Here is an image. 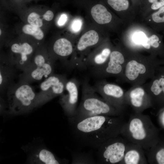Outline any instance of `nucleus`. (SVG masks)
<instances>
[{"label":"nucleus","instance_id":"29","mask_svg":"<svg viewBox=\"0 0 164 164\" xmlns=\"http://www.w3.org/2000/svg\"><path fill=\"white\" fill-rule=\"evenodd\" d=\"M158 116L160 125L164 128V108L158 111Z\"/></svg>","mask_w":164,"mask_h":164},{"label":"nucleus","instance_id":"11","mask_svg":"<svg viewBox=\"0 0 164 164\" xmlns=\"http://www.w3.org/2000/svg\"><path fill=\"white\" fill-rule=\"evenodd\" d=\"M125 100L127 106H130L134 113H142L152 108L150 99L142 85L132 86L125 91Z\"/></svg>","mask_w":164,"mask_h":164},{"label":"nucleus","instance_id":"16","mask_svg":"<svg viewBox=\"0 0 164 164\" xmlns=\"http://www.w3.org/2000/svg\"><path fill=\"white\" fill-rule=\"evenodd\" d=\"M145 150L140 145L128 142L124 158L119 164H147Z\"/></svg>","mask_w":164,"mask_h":164},{"label":"nucleus","instance_id":"17","mask_svg":"<svg viewBox=\"0 0 164 164\" xmlns=\"http://www.w3.org/2000/svg\"><path fill=\"white\" fill-rule=\"evenodd\" d=\"M146 157L150 164H164V140L159 141L147 151Z\"/></svg>","mask_w":164,"mask_h":164},{"label":"nucleus","instance_id":"21","mask_svg":"<svg viewBox=\"0 0 164 164\" xmlns=\"http://www.w3.org/2000/svg\"><path fill=\"white\" fill-rule=\"evenodd\" d=\"M36 160L38 162L45 164H59V161L53 154L46 149H42L35 155Z\"/></svg>","mask_w":164,"mask_h":164},{"label":"nucleus","instance_id":"2","mask_svg":"<svg viewBox=\"0 0 164 164\" xmlns=\"http://www.w3.org/2000/svg\"><path fill=\"white\" fill-rule=\"evenodd\" d=\"M121 135L129 142L140 145L145 151L149 150L160 140L159 131L150 116L134 113L122 127Z\"/></svg>","mask_w":164,"mask_h":164},{"label":"nucleus","instance_id":"31","mask_svg":"<svg viewBox=\"0 0 164 164\" xmlns=\"http://www.w3.org/2000/svg\"><path fill=\"white\" fill-rule=\"evenodd\" d=\"M67 19V16L65 14H63L60 16L58 21V24L60 26L64 25Z\"/></svg>","mask_w":164,"mask_h":164},{"label":"nucleus","instance_id":"26","mask_svg":"<svg viewBox=\"0 0 164 164\" xmlns=\"http://www.w3.org/2000/svg\"><path fill=\"white\" fill-rule=\"evenodd\" d=\"M27 21L30 25L36 27H40L43 25L42 20L40 18V16L35 12H32L29 14Z\"/></svg>","mask_w":164,"mask_h":164},{"label":"nucleus","instance_id":"24","mask_svg":"<svg viewBox=\"0 0 164 164\" xmlns=\"http://www.w3.org/2000/svg\"><path fill=\"white\" fill-rule=\"evenodd\" d=\"M108 5L115 11H121L127 10L129 7L128 0H106Z\"/></svg>","mask_w":164,"mask_h":164},{"label":"nucleus","instance_id":"4","mask_svg":"<svg viewBox=\"0 0 164 164\" xmlns=\"http://www.w3.org/2000/svg\"><path fill=\"white\" fill-rule=\"evenodd\" d=\"M164 64V60L158 59L155 56L128 58L122 82L128 83L132 86L142 85L152 79L157 69Z\"/></svg>","mask_w":164,"mask_h":164},{"label":"nucleus","instance_id":"27","mask_svg":"<svg viewBox=\"0 0 164 164\" xmlns=\"http://www.w3.org/2000/svg\"><path fill=\"white\" fill-rule=\"evenodd\" d=\"M153 21L159 24H164V6L158 9L152 16Z\"/></svg>","mask_w":164,"mask_h":164},{"label":"nucleus","instance_id":"30","mask_svg":"<svg viewBox=\"0 0 164 164\" xmlns=\"http://www.w3.org/2000/svg\"><path fill=\"white\" fill-rule=\"evenodd\" d=\"M54 17L53 12L50 10L47 11L43 15V18L45 20L50 21Z\"/></svg>","mask_w":164,"mask_h":164},{"label":"nucleus","instance_id":"7","mask_svg":"<svg viewBox=\"0 0 164 164\" xmlns=\"http://www.w3.org/2000/svg\"><path fill=\"white\" fill-rule=\"evenodd\" d=\"M67 80L65 75L54 73L46 78L40 84V91L36 94L35 108L63 94Z\"/></svg>","mask_w":164,"mask_h":164},{"label":"nucleus","instance_id":"14","mask_svg":"<svg viewBox=\"0 0 164 164\" xmlns=\"http://www.w3.org/2000/svg\"><path fill=\"white\" fill-rule=\"evenodd\" d=\"M10 49L15 55L9 59L17 69L22 72L25 71L30 63L33 47L28 43L24 42L14 43L11 45Z\"/></svg>","mask_w":164,"mask_h":164},{"label":"nucleus","instance_id":"22","mask_svg":"<svg viewBox=\"0 0 164 164\" xmlns=\"http://www.w3.org/2000/svg\"><path fill=\"white\" fill-rule=\"evenodd\" d=\"M73 164H94L96 162L91 155L84 153H74L73 155Z\"/></svg>","mask_w":164,"mask_h":164},{"label":"nucleus","instance_id":"10","mask_svg":"<svg viewBox=\"0 0 164 164\" xmlns=\"http://www.w3.org/2000/svg\"><path fill=\"white\" fill-rule=\"evenodd\" d=\"M150 99L152 108L158 111L164 108V64L156 69L153 77L142 84Z\"/></svg>","mask_w":164,"mask_h":164},{"label":"nucleus","instance_id":"20","mask_svg":"<svg viewBox=\"0 0 164 164\" xmlns=\"http://www.w3.org/2000/svg\"><path fill=\"white\" fill-rule=\"evenodd\" d=\"M53 50L57 56L66 57L70 55L73 51V47L70 41L65 38H60L54 43Z\"/></svg>","mask_w":164,"mask_h":164},{"label":"nucleus","instance_id":"1","mask_svg":"<svg viewBox=\"0 0 164 164\" xmlns=\"http://www.w3.org/2000/svg\"><path fill=\"white\" fill-rule=\"evenodd\" d=\"M74 136L83 145L98 149L108 139L120 135L122 116L97 115L70 121Z\"/></svg>","mask_w":164,"mask_h":164},{"label":"nucleus","instance_id":"15","mask_svg":"<svg viewBox=\"0 0 164 164\" xmlns=\"http://www.w3.org/2000/svg\"><path fill=\"white\" fill-rule=\"evenodd\" d=\"M17 68L9 58L1 59L0 63V91L6 92L8 88L14 83Z\"/></svg>","mask_w":164,"mask_h":164},{"label":"nucleus","instance_id":"3","mask_svg":"<svg viewBox=\"0 0 164 164\" xmlns=\"http://www.w3.org/2000/svg\"><path fill=\"white\" fill-rule=\"evenodd\" d=\"M87 80H84L82 83L81 102L74 116L69 118L70 121L97 115L122 116L123 112L97 94L93 86L90 84Z\"/></svg>","mask_w":164,"mask_h":164},{"label":"nucleus","instance_id":"23","mask_svg":"<svg viewBox=\"0 0 164 164\" xmlns=\"http://www.w3.org/2000/svg\"><path fill=\"white\" fill-rule=\"evenodd\" d=\"M22 30L25 34L31 35L38 40L42 39L44 37V33L39 27L31 25L26 24L24 26Z\"/></svg>","mask_w":164,"mask_h":164},{"label":"nucleus","instance_id":"25","mask_svg":"<svg viewBox=\"0 0 164 164\" xmlns=\"http://www.w3.org/2000/svg\"><path fill=\"white\" fill-rule=\"evenodd\" d=\"M133 41L137 45H142L143 48L147 50H149L152 47L145 33L140 32L135 33L133 36Z\"/></svg>","mask_w":164,"mask_h":164},{"label":"nucleus","instance_id":"18","mask_svg":"<svg viewBox=\"0 0 164 164\" xmlns=\"http://www.w3.org/2000/svg\"><path fill=\"white\" fill-rule=\"evenodd\" d=\"M91 12L93 19L99 24L108 23L111 20V14L105 7L101 4L94 5L91 8Z\"/></svg>","mask_w":164,"mask_h":164},{"label":"nucleus","instance_id":"32","mask_svg":"<svg viewBox=\"0 0 164 164\" xmlns=\"http://www.w3.org/2000/svg\"><path fill=\"white\" fill-rule=\"evenodd\" d=\"M1 30L0 29V35H1Z\"/></svg>","mask_w":164,"mask_h":164},{"label":"nucleus","instance_id":"12","mask_svg":"<svg viewBox=\"0 0 164 164\" xmlns=\"http://www.w3.org/2000/svg\"><path fill=\"white\" fill-rule=\"evenodd\" d=\"M79 82L75 78L68 80L66 85L67 93L60 96V103L65 113L69 118L75 113L78 97Z\"/></svg>","mask_w":164,"mask_h":164},{"label":"nucleus","instance_id":"9","mask_svg":"<svg viewBox=\"0 0 164 164\" xmlns=\"http://www.w3.org/2000/svg\"><path fill=\"white\" fill-rule=\"evenodd\" d=\"M128 59L121 52L114 50L111 52L106 64L100 68L92 70L93 73L99 78L115 77L118 80L122 82L124 70Z\"/></svg>","mask_w":164,"mask_h":164},{"label":"nucleus","instance_id":"28","mask_svg":"<svg viewBox=\"0 0 164 164\" xmlns=\"http://www.w3.org/2000/svg\"><path fill=\"white\" fill-rule=\"evenodd\" d=\"M82 22L81 20L79 19H75L71 25L72 31L74 32L79 31L82 27Z\"/></svg>","mask_w":164,"mask_h":164},{"label":"nucleus","instance_id":"6","mask_svg":"<svg viewBox=\"0 0 164 164\" xmlns=\"http://www.w3.org/2000/svg\"><path fill=\"white\" fill-rule=\"evenodd\" d=\"M110 138L97 149V162L100 164H119L123 160L128 142L120 135Z\"/></svg>","mask_w":164,"mask_h":164},{"label":"nucleus","instance_id":"5","mask_svg":"<svg viewBox=\"0 0 164 164\" xmlns=\"http://www.w3.org/2000/svg\"><path fill=\"white\" fill-rule=\"evenodd\" d=\"M6 93L10 112L21 113L35 108L37 93L29 84L20 81L15 83Z\"/></svg>","mask_w":164,"mask_h":164},{"label":"nucleus","instance_id":"8","mask_svg":"<svg viewBox=\"0 0 164 164\" xmlns=\"http://www.w3.org/2000/svg\"><path fill=\"white\" fill-rule=\"evenodd\" d=\"M93 87L105 101L123 113L127 106L125 100V91L121 87L103 80L97 82Z\"/></svg>","mask_w":164,"mask_h":164},{"label":"nucleus","instance_id":"19","mask_svg":"<svg viewBox=\"0 0 164 164\" xmlns=\"http://www.w3.org/2000/svg\"><path fill=\"white\" fill-rule=\"evenodd\" d=\"M98 40L97 32L94 30L89 31L80 38L77 46V49L80 52L83 51L87 48L97 44Z\"/></svg>","mask_w":164,"mask_h":164},{"label":"nucleus","instance_id":"13","mask_svg":"<svg viewBox=\"0 0 164 164\" xmlns=\"http://www.w3.org/2000/svg\"><path fill=\"white\" fill-rule=\"evenodd\" d=\"M54 60L52 59L45 63L29 68L19 76V81L29 84L40 81L54 73Z\"/></svg>","mask_w":164,"mask_h":164}]
</instances>
